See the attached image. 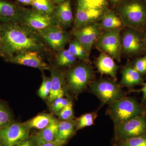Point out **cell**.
I'll return each mask as SVG.
<instances>
[{
    "label": "cell",
    "mask_w": 146,
    "mask_h": 146,
    "mask_svg": "<svg viewBox=\"0 0 146 146\" xmlns=\"http://www.w3.org/2000/svg\"><path fill=\"white\" fill-rule=\"evenodd\" d=\"M122 28L103 32L96 43L97 48L121 61V46L120 33Z\"/></svg>",
    "instance_id": "cell-7"
},
{
    "label": "cell",
    "mask_w": 146,
    "mask_h": 146,
    "mask_svg": "<svg viewBox=\"0 0 146 146\" xmlns=\"http://www.w3.org/2000/svg\"><path fill=\"white\" fill-rule=\"evenodd\" d=\"M146 106V103H141L134 97H125L109 104L107 114L117 124L145 114Z\"/></svg>",
    "instance_id": "cell-2"
},
{
    "label": "cell",
    "mask_w": 146,
    "mask_h": 146,
    "mask_svg": "<svg viewBox=\"0 0 146 146\" xmlns=\"http://www.w3.org/2000/svg\"><path fill=\"white\" fill-rule=\"evenodd\" d=\"M68 50L76 58L85 62L89 61V55L76 38L70 42Z\"/></svg>",
    "instance_id": "cell-24"
},
{
    "label": "cell",
    "mask_w": 146,
    "mask_h": 146,
    "mask_svg": "<svg viewBox=\"0 0 146 146\" xmlns=\"http://www.w3.org/2000/svg\"><path fill=\"white\" fill-rule=\"evenodd\" d=\"M103 32L100 24L95 22L82 28L74 30V34L89 55L93 45Z\"/></svg>",
    "instance_id": "cell-12"
},
{
    "label": "cell",
    "mask_w": 146,
    "mask_h": 146,
    "mask_svg": "<svg viewBox=\"0 0 146 146\" xmlns=\"http://www.w3.org/2000/svg\"><path fill=\"white\" fill-rule=\"evenodd\" d=\"M76 57L68 50L59 51L56 58V64L60 67H68L73 65L76 61Z\"/></svg>",
    "instance_id": "cell-26"
},
{
    "label": "cell",
    "mask_w": 146,
    "mask_h": 146,
    "mask_svg": "<svg viewBox=\"0 0 146 146\" xmlns=\"http://www.w3.org/2000/svg\"><path fill=\"white\" fill-rule=\"evenodd\" d=\"M123 25L145 31L146 27V4L143 0H131L121 9Z\"/></svg>",
    "instance_id": "cell-3"
},
{
    "label": "cell",
    "mask_w": 146,
    "mask_h": 146,
    "mask_svg": "<svg viewBox=\"0 0 146 146\" xmlns=\"http://www.w3.org/2000/svg\"><path fill=\"white\" fill-rule=\"evenodd\" d=\"M94 77V71L90 66L84 63L77 65L68 71L65 76L68 89L78 95L90 85Z\"/></svg>",
    "instance_id": "cell-5"
},
{
    "label": "cell",
    "mask_w": 146,
    "mask_h": 146,
    "mask_svg": "<svg viewBox=\"0 0 146 146\" xmlns=\"http://www.w3.org/2000/svg\"><path fill=\"white\" fill-rule=\"evenodd\" d=\"M112 146H146V135L112 143Z\"/></svg>",
    "instance_id": "cell-30"
},
{
    "label": "cell",
    "mask_w": 146,
    "mask_h": 146,
    "mask_svg": "<svg viewBox=\"0 0 146 146\" xmlns=\"http://www.w3.org/2000/svg\"><path fill=\"white\" fill-rule=\"evenodd\" d=\"M13 121V115L10 110L5 104L0 100V129Z\"/></svg>",
    "instance_id": "cell-28"
},
{
    "label": "cell",
    "mask_w": 146,
    "mask_h": 146,
    "mask_svg": "<svg viewBox=\"0 0 146 146\" xmlns=\"http://www.w3.org/2000/svg\"><path fill=\"white\" fill-rule=\"evenodd\" d=\"M0 25H1V23H0Z\"/></svg>",
    "instance_id": "cell-46"
},
{
    "label": "cell",
    "mask_w": 146,
    "mask_h": 146,
    "mask_svg": "<svg viewBox=\"0 0 146 146\" xmlns=\"http://www.w3.org/2000/svg\"><path fill=\"white\" fill-rule=\"evenodd\" d=\"M0 146H1V142H0Z\"/></svg>",
    "instance_id": "cell-45"
},
{
    "label": "cell",
    "mask_w": 146,
    "mask_h": 146,
    "mask_svg": "<svg viewBox=\"0 0 146 146\" xmlns=\"http://www.w3.org/2000/svg\"><path fill=\"white\" fill-rule=\"evenodd\" d=\"M54 17L58 25L63 28L72 25L74 19L70 0L59 4L54 9Z\"/></svg>",
    "instance_id": "cell-18"
},
{
    "label": "cell",
    "mask_w": 146,
    "mask_h": 146,
    "mask_svg": "<svg viewBox=\"0 0 146 146\" xmlns=\"http://www.w3.org/2000/svg\"><path fill=\"white\" fill-rule=\"evenodd\" d=\"M23 10L19 7L5 0H0V23H19Z\"/></svg>",
    "instance_id": "cell-15"
},
{
    "label": "cell",
    "mask_w": 146,
    "mask_h": 146,
    "mask_svg": "<svg viewBox=\"0 0 146 146\" xmlns=\"http://www.w3.org/2000/svg\"><path fill=\"white\" fill-rule=\"evenodd\" d=\"M111 1L112 2L114 3H117L119 2L121 0H111Z\"/></svg>",
    "instance_id": "cell-42"
},
{
    "label": "cell",
    "mask_w": 146,
    "mask_h": 146,
    "mask_svg": "<svg viewBox=\"0 0 146 146\" xmlns=\"http://www.w3.org/2000/svg\"><path fill=\"white\" fill-rule=\"evenodd\" d=\"M13 146H36L34 139L32 136H29L28 138L20 142Z\"/></svg>",
    "instance_id": "cell-35"
},
{
    "label": "cell",
    "mask_w": 146,
    "mask_h": 146,
    "mask_svg": "<svg viewBox=\"0 0 146 146\" xmlns=\"http://www.w3.org/2000/svg\"><path fill=\"white\" fill-rule=\"evenodd\" d=\"M64 145L63 143L59 141L56 140L54 142H50V143H46L43 144L39 146H63Z\"/></svg>",
    "instance_id": "cell-37"
},
{
    "label": "cell",
    "mask_w": 146,
    "mask_h": 146,
    "mask_svg": "<svg viewBox=\"0 0 146 146\" xmlns=\"http://www.w3.org/2000/svg\"><path fill=\"white\" fill-rule=\"evenodd\" d=\"M37 33L43 40L54 50H63L70 37L69 33L58 25Z\"/></svg>",
    "instance_id": "cell-11"
},
{
    "label": "cell",
    "mask_w": 146,
    "mask_h": 146,
    "mask_svg": "<svg viewBox=\"0 0 146 146\" xmlns=\"http://www.w3.org/2000/svg\"><path fill=\"white\" fill-rule=\"evenodd\" d=\"M103 13L94 12L86 9L80 0L74 22V30L78 29L100 19Z\"/></svg>",
    "instance_id": "cell-16"
},
{
    "label": "cell",
    "mask_w": 146,
    "mask_h": 146,
    "mask_svg": "<svg viewBox=\"0 0 146 146\" xmlns=\"http://www.w3.org/2000/svg\"><path fill=\"white\" fill-rule=\"evenodd\" d=\"M30 129L21 123L13 121L0 129L1 146H13L29 137Z\"/></svg>",
    "instance_id": "cell-10"
},
{
    "label": "cell",
    "mask_w": 146,
    "mask_h": 146,
    "mask_svg": "<svg viewBox=\"0 0 146 146\" xmlns=\"http://www.w3.org/2000/svg\"><path fill=\"white\" fill-rule=\"evenodd\" d=\"M97 117V112H94L86 113L78 118L76 120V131L93 125Z\"/></svg>",
    "instance_id": "cell-27"
},
{
    "label": "cell",
    "mask_w": 146,
    "mask_h": 146,
    "mask_svg": "<svg viewBox=\"0 0 146 146\" xmlns=\"http://www.w3.org/2000/svg\"><path fill=\"white\" fill-rule=\"evenodd\" d=\"M0 33L3 40L2 57L7 60L19 53L39 52L44 47L39 33L19 23H1Z\"/></svg>",
    "instance_id": "cell-1"
},
{
    "label": "cell",
    "mask_w": 146,
    "mask_h": 146,
    "mask_svg": "<svg viewBox=\"0 0 146 146\" xmlns=\"http://www.w3.org/2000/svg\"><path fill=\"white\" fill-rule=\"evenodd\" d=\"M134 68L143 77L146 75V54L143 57L137 58L133 62Z\"/></svg>",
    "instance_id": "cell-34"
},
{
    "label": "cell",
    "mask_w": 146,
    "mask_h": 146,
    "mask_svg": "<svg viewBox=\"0 0 146 146\" xmlns=\"http://www.w3.org/2000/svg\"><path fill=\"white\" fill-rule=\"evenodd\" d=\"M145 116L146 117V106L145 110Z\"/></svg>",
    "instance_id": "cell-43"
},
{
    "label": "cell",
    "mask_w": 146,
    "mask_h": 146,
    "mask_svg": "<svg viewBox=\"0 0 146 146\" xmlns=\"http://www.w3.org/2000/svg\"><path fill=\"white\" fill-rule=\"evenodd\" d=\"M76 120L60 121L58 123L57 140L65 145L75 134Z\"/></svg>",
    "instance_id": "cell-21"
},
{
    "label": "cell",
    "mask_w": 146,
    "mask_h": 146,
    "mask_svg": "<svg viewBox=\"0 0 146 146\" xmlns=\"http://www.w3.org/2000/svg\"><path fill=\"white\" fill-rule=\"evenodd\" d=\"M58 117L61 121H70L75 118L73 112L72 102L65 106L58 114Z\"/></svg>",
    "instance_id": "cell-33"
},
{
    "label": "cell",
    "mask_w": 146,
    "mask_h": 146,
    "mask_svg": "<svg viewBox=\"0 0 146 146\" xmlns=\"http://www.w3.org/2000/svg\"><path fill=\"white\" fill-rule=\"evenodd\" d=\"M32 5L35 10L52 15L54 12V6L50 0H33Z\"/></svg>",
    "instance_id": "cell-29"
},
{
    "label": "cell",
    "mask_w": 146,
    "mask_h": 146,
    "mask_svg": "<svg viewBox=\"0 0 146 146\" xmlns=\"http://www.w3.org/2000/svg\"><path fill=\"white\" fill-rule=\"evenodd\" d=\"M7 61L10 63L37 68L41 70H49V67L42 59L38 51H27L19 53L9 58Z\"/></svg>",
    "instance_id": "cell-13"
},
{
    "label": "cell",
    "mask_w": 146,
    "mask_h": 146,
    "mask_svg": "<svg viewBox=\"0 0 146 146\" xmlns=\"http://www.w3.org/2000/svg\"><path fill=\"white\" fill-rule=\"evenodd\" d=\"M56 120L50 114L42 113L23 123L30 129L31 128H35L41 130Z\"/></svg>",
    "instance_id": "cell-23"
},
{
    "label": "cell",
    "mask_w": 146,
    "mask_h": 146,
    "mask_svg": "<svg viewBox=\"0 0 146 146\" xmlns=\"http://www.w3.org/2000/svg\"><path fill=\"white\" fill-rule=\"evenodd\" d=\"M121 73V79L119 85L122 88L126 87L131 90L135 86L143 85L144 83L143 76L136 70L132 64L125 65L123 68Z\"/></svg>",
    "instance_id": "cell-17"
},
{
    "label": "cell",
    "mask_w": 146,
    "mask_h": 146,
    "mask_svg": "<svg viewBox=\"0 0 146 146\" xmlns=\"http://www.w3.org/2000/svg\"><path fill=\"white\" fill-rule=\"evenodd\" d=\"M51 89L48 101L52 102L57 98L64 97L68 89L65 76L63 73L57 69H53L51 71Z\"/></svg>",
    "instance_id": "cell-14"
},
{
    "label": "cell",
    "mask_w": 146,
    "mask_h": 146,
    "mask_svg": "<svg viewBox=\"0 0 146 146\" xmlns=\"http://www.w3.org/2000/svg\"><path fill=\"white\" fill-rule=\"evenodd\" d=\"M17 1L24 5L32 4L33 0H16Z\"/></svg>",
    "instance_id": "cell-38"
},
{
    "label": "cell",
    "mask_w": 146,
    "mask_h": 146,
    "mask_svg": "<svg viewBox=\"0 0 146 146\" xmlns=\"http://www.w3.org/2000/svg\"><path fill=\"white\" fill-rule=\"evenodd\" d=\"M51 89V79L43 76V82L38 90V94L43 99H45L49 96Z\"/></svg>",
    "instance_id": "cell-31"
},
{
    "label": "cell",
    "mask_w": 146,
    "mask_h": 146,
    "mask_svg": "<svg viewBox=\"0 0 146 146\" xmlns=\"http://www.w3.org/2000/svg\"><path fill=\"white\" fill-rule=\"evenodd\" d=\"M145 2L146 4V0H145Z\"/></svg>",
    "instance_id": "cell-44"
},
{
    "label": "cell",
    "mask_w": 146,
    "mask_h": 146,
    "mask_svg": "<svg viewBox=\"0 0 146 146\" xmlns=\"http://www.w3.org/2000/svg\"><path fill=\"white\" fill-rule=\"evenodd\" d=\"M143 41L146 48V31L145 32L143 36Z\"/></svg>",
    "instance_id": "cell-41"
},
{
    "label": "cell",
    "mask_w": 146,
    "mask_h": 146,
    "mask_svg": "<svg viewBox=\"0 0 146 146\" xmlns=\"http://www.w3.org/2000/svg\"><path fill=\"white\" fill-rule=\"evenodd\" d=\"M58 123L59 121L56 120L32 136L36 146L54 142L57 140Z\"/></svg>",
    "instance_id": "cell-20"
},
{
    "label": "cell",
    "mask_w": 146,
    "mask_h": 146,
    "mask_svg": "<svg viewBox=\"0 0 146 146\" xmlns=\"http://www.w3.org/2000/svg\"><path fill=\"white\" fill-rule=\"evenodd\" d=\"M50 1L52 2V3L59 4L65 1V0H50Z\"/></svg>",
    "instance_id": "cell-40"
},
{
    "label": "cell",
    "mask_w": 146,
    "mask_h": 146,
    "mask_svg": "<svg viewBox=\"0 0 146 146\" xmlns=\"http://www.w3.org/2000/svg\"><path fill=\"white\" fill-rule=\"evenodd\" d=\"M71 102H72L71 100L64 97L57 98L52 102V110L55 113L58 114L63 108Z\"/></svg>",
    "instance_id": "cell-32"
},
{
    "label": "cell",
    "mask_w": 146,
    "mask_h": 146,
    "mask_svg": "<svg viewBox=\"0 0 146 146\" xmlns=\"http://www.w3.org/2000/svg\"><path fill=\"white\" fill-rule=\"evenodd\" d=\"M21 21L25 26L37 32L58 25L54 16L36 10H23Z\"/></svg>",
    "instance_id": "cell-9"
},
{
    "label": "cell",
    "mask_w": 146,
    "mask_h": 146,
    "mask_svg": "<svg viewBox=\"0 0 146 146\" xmlns=\"http://www.w3.org/2000/svg\"><path fill=\"white\" fill-rule=\"evenodd\" d=\"M121 38L122 52L130 56H136L146 52L143 41L145 31L129 28Z\"/></svg>",
    "instance_id": "cell-8"
},
{
    "label": "cell",
    "mask_w": 146,
    "mask_h": 146,
    "mask_svg": "<svg viewBox=\"0 0 146 146\" xmlns=\"http://www.w3.org/2000/svg\"><path fill=\"white\" fill-rule=\"evenodd\" d=\"M143 85V87L141 89H138V90L131 89L130 90V91L132 92H137V93L142 92L143 96L142 97V102L143 103L145 104L146 103V82L144 83Z\"/></svg>",
    "instance_id": "cell-36"
},
{
    "label": "cell",
    "mask_w": 146,
    "mask_h": 146,
    "mask_svg": "<svg viewBox=\"0 0 146 146\" xmlns=\"http://www.w3.org/2000/svg\"><path fill=\"white\" fill-rule=\"evenodd\" d=\"M86 9L94 12L104 13L106 10L107 0H80Z\"/></svg>",
    "instance_id": "cell-25"
},
{
    "label": "cell",
    "mask_w": 146,
    "mask_h": 146,
    "mask_svg": "<svg viewBox=\"0 0 146 146\" xmlns=\"http://www.w3.org/2000/svg\"><path fill=\"white\" fill-rule=\"evenodd\" d=\"M100 19L101 23L100 24L104 31L121 28L123 25L121 18L111 10L106 9Z\"/></svg>",
    "instance_id": "cell-22"
},
{
    "label": "cell",
    "mask_w": 146,
    "mask_h": 146,
    "mask_svg": "<svg viewBox=\"0 0 146 146\" xmlns=\"http://www.w3.org/2000/svg\"><path fill=\"white\" fill-rule=\"evenodd\" d=\"M146 135V117L140 115L121 123L114 125L112 143Z\"/></svg>",
    "instance_id": "cell-6"
},
{
    "label": "cell",
    "mask_w": 146,
    "mask_h": 146,
    "mask_svg": "<svg viewBox=\"0 0 146 146\" xmlns=\"http://www.w3.org/2000/svg\"><path fill=\"white\" fill-rule=\"evenodd\" d=\"M98 71L102 74H106L116 78L119 66L113 58L105 52H102L96 62Z\"/></svg>",
    "instance_id": "cell-19"
},
{
    "label": "cell",
    "mask_w": 146,
    "mask_h": 146,
    "mask_svg": "<svg viewBox=\"0 0 146 146\" xmlns=\"http://www.w3.org/2000/svg\"><path fill=\"white\" fill-rule=\"evenodd\" d=\"M90 91L100 101L102 105L110 104L126 97V94L116 82L111 79H101L92 82Z\"/></svg>",
    "instance_id": "cell-4"
},
{
    "label": "cell",
    "mask_w": 146,
    "mask_h": 146,
    "mask_svg": "<svg viewBox=\"0 0 146 146\" xmlns=\"http://www.w3.org/2000/svg\"><path fill=\"white\" fill-rule=\"evenodd\" d=\"M3 46V40L2 36L0 33V56H1Z\"/></svg>",
    "instance_id": "cell-39"
}]
</instances>
